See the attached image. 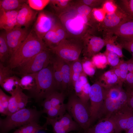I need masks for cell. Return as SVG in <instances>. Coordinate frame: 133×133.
I'll return each instance as SVG.
<instances>
[{"label": "cell", "mask_w": 133, "mask_h": 133, "mask_svg": "<svg viewBox=\"0 0 133 133\" xmlns=\"http://www.w3.org/2000/svg\"><path fill=\"white\" fill-rule=\"evenodd\" d=\"M49 49L43 39L32 29L10 58L8 66L12 69L18 68L40 52Z\"/></svg>", "instance_id": "obj_1"}, {"label": "cell", "mask_w": 133, "mask_h": 133, "mask_svg": "<svg viewBox=\"0 0 133 133\" xmlns=\"http://www.w3.org/2000/svg\"><path fill=\"white\" fill-rule=\"evenodd\" d=\"M58 18L71 37L82 39L91 25L90 18L78 13L73 7Z\"/></svg>", "instance_id": "obj_2"}, {"label": "cell", "mask_w": 133, "mask_h": 133, "mask_svg": "<svg viewBox=\"0 0 133 133\" xmlns=\"http://www.w3.org/2000/svg\"><path fill=\"white\" fill-rule=\"evenodd\" d=\"M42 110L26 108L19 110L12 114L0 119V133H8L13 129L19 128L30 122L38 121Z\"/></svg>", "instance_id": "obj_3"}, {"label": "cell", "mask_w": 133, "mask_h": 133, "mask_svg": "<svg viewBox=\"0 0 133 133\" xmlns=\"http://www.w3.org/2000/svg\"><path fill=\"white\" fill-rule=\"evenodd\" d=\"M66 104L68 113L83 130L86 131L91 127L90 105L82 101L75 93L70 95Z\"/></svg>", "instance_id": "obj_4"}, {"label": "cell", "mask_w": 133, "mask_h": 133, "mask_svg": "<svg viewBox=\"0 0 133 133\" xmlns=\"http://www.w3.org/2000/svg\"><path fill=\"white\" fill-rule=\"evenodd\" d=\"M35 87L31 92L36 101L45 99L55 91H58L51 64L36 73Z\"/></svg>", "instance_id": "obj_5"}, {"label": "cell", "mask_w": 133, "mask_h": 133, "mask_svg": "<svg viewBox=\"0 0 133 133\" xmlns=\"http://www.w3.org/2000/svg\"><path fill=\"white\" fill-rule=\"evenodd\" d=\"M83 47L82 39L67 37L56 47L50 50L59 58L71 62L79 58Z\"/></svg>", "instance_id": "obj_6"}, {"label": "cell", "mask_w": 133, "mask_h": 133, "mask_svg": "<svg viewBox=\"0 0 133 133\" xmlns=\"http://www.w3.org/2000/svg\"><path fill=\"white\" fill-rule=\"evenodd\" d=\"M54 55L49 49L40 52L18 67V73L23 75L38 72L51 64Z\"/></svg>", "instance_id": "obj_7"}, {"label": "cell", "mask_w": 133, "mask_h": 133, "mask_svg": "<svg viewBox=\"0 0 133 133\" xmlns=\"http://www.w3.org/2000/svg\"><path fill=\"white\" fill-rule=\"evenodd\" d=\"M106 90L96 81L91 86L89 91V109L91 124L98 119Z\"/></svg>", "instance_id": "obj_8"}, {"label": "cell", "mask_w": 133, "mask_h": 133, "mask_svg": "<svg viewBox=\"0 0 133 133\" xmlns=\"http://www.w3.org/2000/svg\"><path fill=\"white\" fill-rule=\"evenodd\" d=\"M46 119L45 124L51 125L54 133H68L73 131H79L82 129L80 126L68 113L59 118H51L44 116Z\"/></svg>", "instance_id": "obj_9"}, {"label": "cell", "mask_w": 133, "mask_h": 133, "mask_svg": "<svg viewBox=\"0 0 133 133\" xmlns=\"http://www.w3.org/2000/svg\"><path fill=\"white\" fill-rule=\"evenodd\" d=\"M114 121L118 133H121L133 126V110L127 104L124 105L111 116Z\"/></svg>", "instance_id": "obj_10"}, {"label": "cell", "mask_w": 133, "mask_h": 133, "mask_svg": "<svg viewBox=\"0 0 133 133\" xmlns=\"http://www.w3.org/2000/svg\"><path fill=\"white\" fill-rule=\"evenodd\" d=\"M83 47L82 52L84 57L91 59L98 53L106 45L109 40L96 36H89L88 33L82 38Z\"/></svg>", "instance_id": "obj_11"}, {"label": "cell", "mask_w": 133, "mask_h": 133, "mask_svg": "<svg viewBox=\"0 0 133 133\" xmlns=\"http://www.w3.org/2000/svg\"><path fill=\"white\" fill-rule=\"evenodd\" d=\"M30 32L28 28L17 27L5 31L10 58L25 41Z\"/></svg>", "instance_id": "obj_12"}, {"label": "cell", "mask_w": 133, "mask_h": 133, "mask_svg": "<svg viewBox=\"0 0 133 133\" xmlns=\"http://www.w3.org/2000/svg\"><path fill=\"white\" fill-rule=\"evenodd\" d=\"M57 20L52 14L44 11H40L37 15L33 29L38 36L42 39Z\"/></svg>", "instance_id": "obj_13"}, {"label": "cell", "mask_w": 133, "mask_h": 133, "mask_svg": "<svg viewBox=\"0 0 133 133\" xmlns=\"http://www.w3.org/2000/svg\"><path fill=\"white\" fill-rule=\"evenodd\" d=\"M68 36L65 29L58 18L54 26L46 33L42 39L47 47L50 50L57 46Z\"/></svg>", "instance_id": "obj_14"}, {"label": "cell", "mask_w": 133, "mask_h": 133, "mask_svg": "<svg viewBox=\"0 0 133 133\" xmlns=\"http://www.w3.org/2000/svg\"><path fill=\"white\" fill-rule=\"evenodd\" d=\"M130 18H131L122 9L118 7L114 13L107 14L100 25L106 32L118 26Z\"/></svg>", "instance_id": "obj_15"}, {"label": "cell", "mask_w": 133, "mask_h": 133, "mask_svg": "<svg viewBox=\"0 0 133 133\" xmlns=\"http://www.w3.org/2000/svg\"><path fill=\"white\" fill-rule=\"evenodd\" d=\"M127 100L114 99L105 96L98 119L109 118L122 106L127 104Z\"/></svg>", "instance_id": "obj_16"}, {"label": "cell", "mask_w": 133, "mask_h": 133, "mask_svg": "<svg viewBox=\"0 0 133 133\" xmlns=\"http://www.w3.org/2000/svg\"><path fill=\"white\" fill-rule=\"evenodd\" d=\"M37 12L32 9L25 3L18 12L17 24L15 27L27 28L33 23L37 16Z\"/></svg>", "instance_id": "obj_17"}, {"label": "cell", "mask_w": 133, "mask_h": 133, "mask_svg": "<svg viewBox=\"0 0 133 133\" xmlns=\"http://www.w3.org/2000/svg\"><path fill=\"white\" fill-rule=\"evenodd\" d=\"M108 35L114 34L122 40L133 39V19L130 18L118 26L106 32Z\"/></svg>", "instance_id": "obj_18"}, {"label": "cell", "mask_w": 133, "mask_h": 133, "mask_svg": "<svg viewBox=\"0 0 133 133\" xmlns=\"http://www.w3.org/2000/svg\"><path fill=\"white\" fill-rule=\"evenodd\" d=\"M91 85L88 83L86 75L83 72L74 86L75 93L85 104H89V91Z\"/></svg>", "instance_id": "obj_19"}, {"label": "cell", "mask_w": 133, "mask_h": 133, "mask_svg": "<svg viewBox=\"0 0 133 133\" xmlns=\"http://www.w3.org/2000/svg\"><path fill=\"white\" fill-rule=\"evenodd\" d=\"M99 120L96 124L85 131L86 133H118L115 123L111 117Z\"/></svg>", "instance_id": "obj_20"}, {"label": "cell", "mask_w": 133, "mask_h": 133, "mask_svg": "<svg viewBox=\"0 0 133 133\" xmlns=\"http://www.w3.org/2000/svg\"><path fill=\"white\" fill-rule=\"evenodd\" d=\"M18 10L6 11L0 9V28L5 31L16 26Z\"/></svg>", "instance_id": "obj_21"}, {"label": "cell", "mask_w": 133, "mask_h": 133, "mask_svg": "<svg viewBox=\"0 0 133 133\" xmlns=\"http://www.w3.org/2000/svg\"><path fill=\"white\" fill-rule=\"evenodd\" d=\"M59 59L62 75L61 92L65 93V92H68L73 88L71 83L70 62L60 58Z\"/></svg>", "instance_id": "obj_22"}, {"label": "cell", "mask_w": 133, "mask_h": 133, "mask_svg": "<svg viewBox=\"0 0 133 133\" xmlns=\"http://www.w3.org/2000/svg\"><path fill=\"white\" fill-rule=\"evenodd\" d=\"M98 81L106 89H108L117 85L122 86L117 77L112 69L103 73L100 76Z\"/></svg>", "instance_id": "obj_23"}, {"label": "cell", "mask_w": 133, "mask_h": 133, "mask_svg": "<svg viewBox=\"0 0 133 133\" xmlns=\"http://www.w3.org/2000/svg\"><path fill=\"white\" fill-rule=\"evenodd\" d=\"M69 0H51L49 4L58 17L71 8L74 4Z\"/></svg>", "instance_id": "obj_24"}, {"label": "cell", "mask_w": 133, "mask_h": 133, "mask_svg": "<svg viewBox=\"0 0 133 133\" xmlns=\"http://www.w3.org/2000/svg\"><path fill=\"white\" fill-rule=\"evenodd\" d=\"M50 64L52 66L53 77L57 89L61 92L62 75L59 58L54 54Z\"/></svg>", "instance_id": "obj_25"}, {"label": "cell", "mask_w": 133, "mask_h": 133, "mask_svg": "<svg viewBox=\"0 0 133 133\" xmlns=\"http://www.w3.org/2000/svg\"><path fill=\"white\" fill-rule=\"evenodd\" d=\"M20 79L16 76L13 75L5 79L0 84L3 89L11 95L20 87Z\"/></svg>", "instance_id": "obj_26"}, {"label": "cell", "mask_w": 133, "mask_h": 133, "mask_svg": "<svg viewBox=\"0 0 133 133\" xmlns=\"http://www.w3.org/2000/svg\"><path fill=\"white\" fill-rule=\"evenodd\" d=\"M71 83L73 88L76 82L79 78L83 71L81 60L79 58L70 62Z\"/></svg>", "instance_id": "obj_27"}, {"label": "cell", "mask_w": 133, "mask_h": 133, "mask_svg": "<svg viewBox=\"0 0 133 133\" xmlns=\"http://www.w3.org/2000/svg\"><path fill=\"white\" fill-rule=\"evenodd\" d=\"M36 73H33L23 75L19 81V85L22 89L32 92L36 84Z\"/></svg>", "instance_id": "obj_28"}, {"label": "cell", "mask_w": 133, "mask_h": 133, "mask_svg": "<svg viewBox=\"0 0 133 133\" xmlns=\"http://www.w3.org/2000/svg\"><path fill=\"white\" fill-rule=\"evenodd\" d=\"M10 59L9 50L6 37L5 31H2L0 33V60L2 63Z\"/></svg>", "instance_id": "obj_29"}, {"label": "cell", "mask_w": 133, "mask_h": 133, "mask_svg": "<svg viewBox=\"0 0 133 133\" xmlns=\"http://www.w3.org/2000/svg\"><path fill=\"white\" fill-rule=\"evenodd\" d=\"M47 126L45 123L41 126L38 122H32L18 128L13 133H32L37 130H47Z\"/></svg>", "instance_id": "obj_30"}, {"label": "cell", "mask_w": 133, "mask_h": 133, "mask_svg": "<svg viewBox=\"0 0 133 133\" xmlns=\"http://www.w3.org/2000/svg\"><path fill=\"white\" fill-rule=\"evenodd\" d=\"M65 97V93L56 90L50 94L45 100L49 103L51 108L64 103Z\"/></svg>", "instance_id": "obj_31"}, {"label": "cell", "mask_w": 133, "mask_h": 133, "mask_svg": "<svg viewBox=\"0 0 133 133\" xmlns=\"http://www.w3.org/2000/svg\"><path fill=\"white\" fill-rule=\"evenodd\" d=\"M27 1L24 0H0V9L6 11L19 10Z\"/></svg>", "instance_id": "obj_32"}, {"label": "cell", "mask_w": 133, "mask_h": 133, "mask_svg": "<svg viewBox=\"0 0 133 133\" xmlns=\"http://www.w3.org/2000/svg\"><path fill=\"white\" fill-rule=\"evenodd\" d=\"M112 69L117 77L121 84L122 85L126 78L128 72V61L121 60L116 67Z\"/></svg>", "instance_id": "obj_33"}, {"label": "cell", "mask_w": 133, "mask_h": 133, "mask_svg": "<svg viewBox=\"0 0 133 133\" xmlns=\"http://www.w3.org/2000/svg\"><path fill=\"white\" fill-rule=\"evenodd\" d=\"M23 89L19 87L17 90L10 96L7 116L10 115L18 111V104L21 92Z\"/></svg>", "instance_id": "obj_34"}, {"label": "cell", "mask_w": 133, "mask_h": 133, "mask_svg": "<svg viewBox=\"0 0 133 133\" xmlns=\"http://www.w3.org/2000/svg\"><path fill=\"white\" fill-rule=\"evenodd\" d=\"M66 106L64 103L58 106L52 107L46 113L48 117L51 118H59L66 113Z\"/></svg>", "instance_id": "obj_35"}, {"label": "cell", "mask_w": 133, "mask_h": 133, "mask_svg": "<svg viewBox=\"0 0 133 133\" xmlns=\"http://www.w3.org/2000/svg\"><path fill=\"white\" fill-rule=\"evenodd\" d=\"M96 67L100 69L105 68L108 65L107 57L104 53H98L91 58Z\"/></svg>", "instance_id": "obj_36"}, {"label": "cell", "mask_w": 133, "mask_h": 133, "mask_svg": "<svg viewBox=\"0 0 133 133\" xmlns=\"http://www.w3.org/2000/svg\"><path fill=\"white\" fill-rule=\"evenodd\" d=\"M10 97L0 89V113L2 116L7 115Z\"/></svg>", "instance_id": "obj_37"}, {"label": "cell", "mask_w": 133, "mask_h": 133, "mask_svg": "<svg viewBox=\"0 0 133 133\" xmlns=\"http://www.w3.org/2000/svg\"><path fill=\"white\" fill-rule=\"evenodd\" d=\"M81 61L84 72L90 76H93L95 73L96 67L91 59L84 57Z\"/></svg>", "instance_id": "obj_38"}, {"label": "cell", "mask_w": 133, "mask_h": 133, "mask_svg": "<svg viewBox=\"0 0 133 133\" xmlns=\"http://www.w3.org/2000/svg\"><path fill=\"white\" fill-rule=\"evenodd\" d=\"M108 37L109 40L106 45V50L115 53L119 57H123L122 48L121 45L120 44H116L114 40L110 39V36Z\"/></svg>", "instance_id": "obj_39"}, {"label": "cell", "mask_w": 133, "mask_h": 133, "mask_svg": "<svg viewBox=\"0 0 133 133\" xmlns=\"http://www.w3.org/2000/svg\"><path fill=\"white\" fill-rule=\"evenodd\" d=\"M73 7L79 14L90 18L93 17L92 11L93 8L85 5L78 2L74 3Z\"/></svg>", "instance_id": "obj_40"}, {"label": "cell", "mask_w": 133, "mask_h": 133, "mask_svg": "<svg viewBox=\"0 0 133 133\" xmlns=\"http://www.w3.org/2000/svg\"><path fill=\"white\" fill-rule=\"evenodd\" d=\"M50 0H28L27 4L32 9L37 11L42 10L48 4Z\"/></svg>", "instance_id": "obj_41"}, {"label": "cell", "mask_w": 133, "mask_h": 133, "mask_svg": "<svg viewBox=\"0 0 133 133\" xmlns=\"http://www.w3.org/2000/svg\"><path fill=\"white\" fill-rule=\"evenodd\" d=\"M128 72L125 80L126 88H133V60L131 58L128 61Z\"/></svg>", "instance_id": "obj_42"}, {"label": "cell", "mask_w": 133, "mask_h": 133, "mask_svg": "<svg viewBox=\"0 0 133 133\" xmlns=\"http://www.w3.org/2000/svg\"><path fill=\"white\" fill-rule=\"evenodd\" d=\"M104 53L107 57L108 65L113 68L118 66L121 61L118 55L115 53L106 50Z\"/></svg>", "instance_id": "obj_43"}, {"label": "cell", "mask_w": 133, "mask_h": 133, "mask_svg": "<svg viewBox=\"0 0 133 133\" xmlns=\"http://www.w3.org/2000/svg\"><path fill=\"white\" fill-rule=\"evenodd\" d=\"M8 66H5L0 63V83L5 79L13 75L14 72Z\"/></svg>", "instance_id": "obj_44"}, {"label": "cell", "mask_w": 133, "mask_h": 133, "mask_svg": "<svg viewBox=\"0 0 133 133\" xmlns=\"http://www.w3.org/2000/svg\"><path fill=\"white\" fill-rule=\"evenodd\" d=\"M105 12L102 8H95L93 9L92 15L94 19L101 23L103 20L105 15Z\"/></svg>", "instance_id": "obj_45"}, {"label": "cell", "mask_w": 133, "mask_h": 133, "mask_svg": "<svg viewBox=\"0 0 133 133\" xmlns=\"http://www.w3.org/2000/svg\"><path fill=\"white\" fill-rule=\"evenodd\" d=\"M122 9L133 19V0H122Z\"/></svg>", "instance_id": "obj_46"}, {"label": "cell", "mask_w": 133, "mask_h": 133, "mask_svg": "<svg viewBox=\"0 0 133 133\" xmlns=\"http://www.w3.org/2000/svg\"><path fill=\"white\" fill-rule=\"evenodd\" d=\"M117 8L112 0H106L103 3L102 8L107 14H111L115 12Z\"/></svg>", "instance_id": "obj_47"}, {"label": "cell", "mask_w": 133, "mask_h": 133, "mask_svg": "<svg viewBox=\"0 0 133 133\" xmlns=\"http://www.w3.org/2000/svg\"><path fill=\"white\" fill-rule=\"evenodd\" d=\"M28 97L23 92H21L18 104V111L25 108L28 102Z\"/></svg>", "instance_id": "obj_48"}, {"label": "cell", "mask_w": 133, "mask_h": 133, "mask_svg": "<svg viewBox=\"0 0 133 133\" xmlns=\"http://www.w3.org/2000/svg\"><path fill=\"white\" fill-rule=\"evenodd\" d=\"M105 1L102 0H78L77 2L79 3L87 5L93 9L103 3Z\"/></svg>", "instance_id": "obj_49"}, {"label": "cell", "mask_w": 133, "mask_h": 133, "mask_svg": "<svg viewBox=\"0 0 133 133\" xmlns=\"http://www.w3.org/2000/svg\"><path fill=\"white\" fill-rule=\"evenodd\" d=\"M122 48L126 50L132 55L133 60V39L129 40H122L120 44Z\"/></svg>", "instance_id": "obj_50"}, {"label": "cell", "mask_w": 133, "mask_h": 133, "mask_svg": "<svg viewBox=\"0 0 133 133\" xmlns=\"http://www.w3.org/2000/svg\"><path fill=\"white\" fill-rule=\"evenodd\" d=\"M126 91L127 95V105L133 110V88H126Z\"/></svg>", "instance_id": "obj_51"}, {"label": "cell", "mask_w": 133, "mask_h": 133, "mask_svg": "<svg viewBox=\"0 0 133 133\" xmlns=\"http://www.w3.org/2000/svg\"><path fill=\"white\" fill-rule=\"evenodd\" d=\"M125 131V133H133V126Z\"/></svg>", "instance_id": "obj_52"}, {"label": "cell", "mask_w": 133, "mask_h": 133, "mask_svg": "<svg viewBox=\"0 0 133 133\" xmlns=\"http://www.w3.org/2000/svg\"><path fill=\"white\" fill-rule=\"evenodd\" d=\"M77 133H86L85 131L82 129L81 130L78 131Z\"/></svg>", "instance_id": "obj_53"}, {"label": "cell", "mask_w": 133, "mask_h": 133, "mask_svg": "<svg viewBox=\"0 0 133 133\" xmlns=\"http://www.w3.org/2000/svg\"><path fill=\"white\" fill-rule=\"evenodd\" d=\"M40 130H37L36 131H35L32 133H38V132Z\"/></svg>", "instance_id": "obj_54"}]
</instances>
